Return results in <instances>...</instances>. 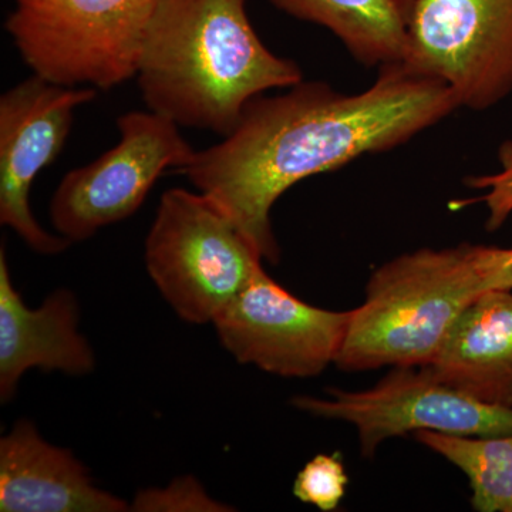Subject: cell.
Returning a JSON list of instances; mask_svg holds the SVG:
<instances>
[{
	"label": "cell",
	"mask_w": 512,
	"mask_h": 512,
	"mask_svg": "<svg viewBox=\"0 0 512 512\" xmlns=\"http://www.w3.org/2000/svg\"><path fill=\"white\" fill-rule=\"evenodd\" d=\"M329 394V399L295 397L292 404L312 416L353 424L366 457L383 441L421 430L471 437L512 433V409L478 402L443 382L430 366L394 367L372 389Z\"/></svg>",
	"instance_id": "8"
},
{
	"label": "cell",
	"mask_w": 512,
	"mask_h": 512,
	"mask_svg": "<svg viewBox=\"0 0 512 512\" xmlns=\"http://www.w3.org/2000/svg\"><path fill=\"white\" fill-rule=\"evenodd\" d=\"M137 512H224L232 508L214 500L194 477L177 478L164 488L140 491L130 504Z\"/></svg>",
	"instance_id": "17"
},
{
	"label": "cell",
	"mask_w": 512,
	"mask_h": 512,
	"mask_svg": "<svg viewBox=\"0 0 512 512\" xmlns=\"http://www.w3.org/2000/svg\"><path fill=\"white\" fill-rule=\"evenodd\" d=\"M248 0H163L136 79L148 110L225 137L252 100L301 83V67L255 32Z\"/></svg>",
	"instance_id": "2"
},
{
	"label": "cell",
	"mask_w": 512,
	"mask_h": 512,
	"mask_svg": "<svg viewBox=\"0 0 512 512\" xmlns=\"http://www.w3.org/2000/svg\"><path fill=\"white\" fill-rule=\"evenodd\" d=\"M130 505L93 483L66 448L47 443L20 420L0 440V511L123 512Z\"/></svg>",
	"instance_id": "12"
},
{
	"label": "cell",
	"mask_w": 512,
	"mask_h": 512,
	"mask_svg": "<svg viewBox=\"0 0 512 512\" xmlns=\"http://www.w3.org/2000/svg\"><path fill=\"white\" fill-rule=\"evenodd\" d=\"M501 164L503 167H511L512 165V141H507L500 150Z\"/></svg>",
	"instance_id": "20"
},
{
	"label": "cell",
	"mask_w": 512,
	"mask_h": 512,
	"mask_svg": "<svg viewBox=\"0 0 512 512\" xmlns=\"http://www.w3.org/2000/svg\"><path fill=\"white\" fill-rule=\"evenodd\" d=\"M333 33L367 67L403 62L417 0H269Z\"/></svg>",
	"instance_id": "14"
},
{
	"label": "cell",
	"mask_w": 512,
	"mask_h": 512,
	"mask_svg": "<svg viewBox=\"0 0 512 512\" xmlns=\"http://www.w3.org/2000/svg\"><path fill=\"white\" fill-rule=\"evenodd\" d=\"M117 128L119 143L64 175L50 200V222L72 244L131 217L165 171L194 156L180 127L154 111L123 114Z\"/></svg>",
	"instance_id": "6"
},
{
	"label": "cell",
	"mask_w": 512,
	"mask_h": 512,
	"mask_svg": "<svg viewBox=\"0 0 512 512\" xmlns=\"http://www.w3.org/2000/svg\"><path fill=\"white\" fill-rule=\"evenodd\" d=\"M429 366L478 402L512 409V291L481 293Z\"/></svg>",
	"instance_id": "13"
},
{
	"label": "cell",
	"mask_w": 512,
	"mask_h": 512,
	"mask_svg": "<svg viewBox=\"0 0 512 512\" xmlns=\"http://www.w3.org/2000/svg\"><path fill=\"white\" fill-rule=\"evenodd\" d=\"M96 96L92 87L60 86L32 74L0 97V224L37 254L57 255L72 245L37 222L30 190L62 153L74 111Z\"/></svg>",
	"instance_id": "10"
},
{
	"label": "cell",
	"mask_w": 512,
	"mask_h": 512,
	"mask_svg": "<svg viewBox=\"0 0 512 512\" xmlns=\"http://www.w3.org/2000/svg\"><path fill=\"white\" fill-rule=\"evenodd\" d=\"M350 316L301 301L261 266L212 325L239 363L276 376L313 377L338 359Z\"/></svg>",
	"instance_id": "9"
},
{
	"label": "cell",
	"mask_w": 512,
	"mask_h": 512,
	"mask_svg": "<svg viewBox=\"0 0 512 512\" xmlns=\"http://www.w3.org/2000/svg\"><path fill=\"white\" fill-rule=\"evenodd\" d=\"M163 0H15L5 22L26 66L66 87L109 90L136 77Z\"/></svg>",
	"instance_id": "4"
},
{
	"label": "cell",
	"mask_w": 512,
	"mask_h": 512,
	"mask_svg": "<svg viewBox=\"0 0 512 512\" xmlns=\"http://www.w3.org/2000/svg\"><path fill=\"white\" fill-rule=\"evenodd\" d=\"M403 63L484 111L512 93V0H417Z\"/></svg>",
	"instance_id": "7"
},
{
	"label": "cell",
	"mask_w": 512,
	"mask_h": 512,
	"mask_svg": "<svg viewBox=\"0 0 512 512\" xmlns=\"http://www.w3.org/2000/svg\"><path fill=\"white\" fill-rule=\"evenodd\" d=\"M79 303L73 292L57 289L39 308L26 306L10 278L0 249V399L15 396L28 370L80 376L92 372V346L79 330Z\"/></svg>",
	"instance_id": "11"
},
{
	"label": "cell",
	"mask_w": 512,
	"mask_h": 512,
	"mask_svg": "<svg viewBox=\"0 0 512 512\" xmlns=\"http://www.w3.org/2000/svg\"><path fill=\"white\" fill-rule=\"evenodd\" d=\"M348 484L349 477L339 454H319L299 471L293 495L320 511H333L345 497Z\"/></svg>",
	"instance_id": "16"
},
{
	"label": "cell",
	"mask_w": 512,
	"mask_h": 512,
	"mask_svg": "<svg viewBox=\"0 0 512 512\" xmlns=\"http://www.w3.org/2000/svg\"><path fill=\"white\" fill-rule=\"evenodd\" d=\"M147 271L181 319L212 323L262 266V256L202 192L161 195L144 245Z\"/></svg>",
	"instance_id": "5"
},
{
	"label": "cell",
	"mask_w": 512,
	"mask_h": 512,
	"mask_svg": "<svg viewBox=\"0 0 512 512\" xmlns=\"http://www.w3.org/2000/svg\"><path fill=\"white\" fill-rule=\"evenodd\" d=\"M471 187L488 188V192L481 200L490 208L488 218V231H495L507 221L512 212V167L503 168V173L485 175V177L470 180Z\"/></svg>",
	"instance_id": "18"
},
{
	"label": "cell",
	"mask_w": 512,
	"mask_h": 512,
	"mask_svg": "<svg viewBox=\"0 0 512 512\" xmlns=\"http://www.w3.org/2000/svg\"><path fill=\"white\" fill-rule=\"evenodd\" d=\"M487 291L483 245L397 256L370 276L335 365L345 372L429 366L461 313Z\"/></svg>",
	"instance_id": "3"
},
{
	"label": "cell",
	"mask_w": 512,
	"mask_h": 512,
	"mask_svg": "<svg viewBox=\"0 0 512 512\" xmlns=\"http://www.w3.org/2000/svg\"><path fill=\"white\" fill-rule=\"evenodd\" d=\"M379 69L365 92L302 80L284 94L256 97L221 143L195 150L178 173L215 202L262 259L278 264L271 211L289 188L363 154L403 146L460 109L440 80L403 62Z\"/></svg>",
	"instance_id": "1"
},
{
	"label": "cell",
	"mask_w": 512,
	"mask_h": 512,
	"mask_svg": "<svg viewBox=\"0 0 512 512\" xmlns=\"http://www.w3.org/2000/svg\"><path fill=\"white\" fill-rule=\"evenodd\" d=\"M414 437L466 474L474 510L512 512V433L471 437L421 430Z\"/></svg>",
	"instance_id": "15"
},
{
	"label": "cell",
	"mask_w": 512,
	"mask_h": 512,
	"mask_svg": "<svg viewBox=\"0 0 512 512\" xmlns=\"http://www.w3.org/2000/svg\"><path fill=\"white\" fill-rule=\"evenodd\" d=\"M488 291H512V248H483Z\"/></svg>",
	"instance_id": "19"
}]
</instances>
